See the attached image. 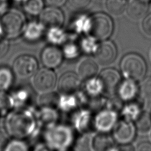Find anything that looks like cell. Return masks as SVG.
<instances>
[{"mask_svg": "<svg viewBox=\"0 0 151 151\" xmlns=\"http://www.w3.org/2000/svg\"><path fill=\"white\" fill-rule=\"evenodd\" d=\"M8 49V41L4 39L0 38V57H3L7 52Z\"/></svg>", "mask_w": 151, "mask_h": 151, "instance_id": "cell-26", "label": "cell"}, {"mask_svg": "<svg viewBox=\"0 0 151 151\" xmlns=\"http://www.w3.org/2000/svg\"><path fill=\"white\" fill-rule=\"evenodd\" d=\"M37 61L34 57L29 55H22L17 57L13 64V71L21 78H28L37 72Z\"/></svg>", "mask_w": 151, "mask_h": 151, "instance_id": "cell-4", "label": "cell"}, {"mask_svg": "<svg viewBox=\"0 0 151 151\" xmlns=\"http://www.w3.org/2000/svg\"><path fill=\"white\" fill-rule=\"evenodd\" d=\"M142 94L146 98L151 99V77L146 78L141 84Z\"/></svg>", "mask_w": 151, "mask_h": 151, "instance_id": "cell-20", "label": "cell"}, {"mask_svg": "<svg viewBox=\"0 0 151 151\" xmlns=\"http://www.w3.org/2000/svg\"><path fill=\"white\" fill-rule=\"evenodd\" d=\"M116 56V49L114 44L109 41L103 42L98 47L95 58L101 65H108L111 63Z\"/></svg>", "mask_w": 151, "mask_h": 151, "instance_id": "cell-7", "label": "cell"}, {"mask_svg": "<svg viewBox=\"0 0 151 151\" xmlns=\"http://www.w3.org/2000/svg\"><path fill=\"white\" fill-rule=\"evenodd\" d=\"M80 81L79 77L73 73H67L63 74L58 82V89L64 94H71L79 88Z\"/></svg>", "mask_w": 151, "mask_h": 151, "instance_id": "cell-9", "label": "cell"}, {"mask_svg": "<svg viewBox=\"0 0 151 151\" xmlns=\"http://www.w3.org/2000/svg\"><path fill=\"white\" fill-rule=\"evenodd\" d=\"M0 23L4 34L13 38L18 37L25 28V17L19 11L11 9L2 15Z\"/></svg>", "mask_w": 151, "mask_h": 151, "instance_id": "cell-1", "label": "cell"}, {"mask_svg": "<svg viewBox=\"0 0 151 151\" xmlns=\"http://www.w3.org/2000/svg\"><path fill=\"white\" fill-rule=\"evenodd\" d=\"M114 137L117 141L121 143H127L131 141L134 137V129L131 123L124 122H120L114 130Z\"/></svg>", "mask_w": 151, "mask_h": 151, "instance_id": "cell-12", "label": "cell"}, {"mask_svg": "<svg viewBox=\"0 0 151 151\" xmlns=\"http://www.w3.org/2000/svg\"><path fill=\"white\" fill-rule=\"evenodd\" d=\"M22 6L24 10L31 15H37L41 12L43 8L42 0H23Z\"/></svg>", "mask_w": 151, "mask_h": 151, "instance_id": "cell-18", "label": "cell"}, {"mask_svg": "<svg viewBox=\"0 0 151 151\" xmlns=\"http://www.w3.org/2000/svg\"><path fill=\"white\" fill-rule=\"evenodd\" d=\"M40 19L44 26L55 28L61 25L64 21V17L59 9L51 6L45 8L41 12Z\"/></svg>", "mask_w": 151, "mask_h": 151, "instance_id": "cell-6", "label": "cell"}, {"mask_svg": "<svg viewBox=\"0 0 151 151\" xmlns=\"http://www.w3.org/2000/svg\"><path fill=\"white\" fill-rule=\"evenodd\" d=\"M137 149L140 151H151V143L147 142H143L138 145Z\"/></svg>", "mask_w": 151, "mask_h": 151, "instance_id": "cell-28", "label": "cell"}, {"mask_svg": "<svg viewBox=\"0 0 151 151\" xmlns=\"http://www.w3.org/2000/svg\"><path fill=\"white\" fill-rule=\"evenodd\" d=\"M14 1H22L23 0H14Z\"/></svg>", "mask_w": 151, "mask_h": 151, "instance_id": "cell-32", "label": "cell"}, {"mask_svg": "<svg viewBox=\"0 0 151 151\" xmlns=\"http://www.w3.org/2000/svg\"><path fill=\"white\" fill-rule=\"evenodd\" d=\"M121 68L124 74L136 80L142 79L146 71L144 60L136 54H129L124 56L121 63Z\"/></svg>", "mask_w": 151, "mask_h": 151, "instance_id": "cell-2", "label": "cell"}, {"mask_svg": "<svg viewBox=\"0 0 151 151\" xmlns=\"http://www.w3.org/2000/svg\"><path fill=\"white\" fill-rule=\"evenodd\" d=\"M55 81L56 77L55 74L48 69L44 68L34 74L32 84L37 91L45 93L53 88Z\"/></svg>", "mask_w": 151, "mask_h": 151, "instance_id": "cell-5", "label": "cell"}, {"mask_svg": "<svg viewBox=\"0 0 151 151\" xmlns=\"http://www.w3.org/2000/svg\"><path fill=\"white\" fill-rule=\"evenodd\" d=\"M48 4L54 6H58L63 5L65 0H45Z\"/></svg>", "mask_w": 151, "mask_h": 151, "instance_id": "cell-30", "label": "cell"}, {"mask_svg": "<svg viewBox=\"0 0 151 151\" xmlns=\"http://www.w3.org/2000/svg\"><path fill=\"white\" fill-rule=\"evenodd\" d=\"M90 0H68V6L74 10L85 8L90 3Z\"/></svg>", "mask_w": 151, "mask_h": 151, "instance_id": "cell-21", "label": "cell"}, {"mask_svg": "<svg viewBox=\"0 0 151 151\" xmlns=\"http://www.w3.org/2000/svg\"><path fill=\"white\" fill-rule=\"evenodd\" d=\"M42 64L49 68H55L58 66L63 59V55L60 50L55 46L46 47L41 53Z\"/></svg>", "mask_w": 151, "mask_h": 151, "instance_id": "cell-10", "label": "cell"}, {"mask_svg": "<svg viewBox=\"0 0 151 151\" xmlns=\"http://www.w3.org/2000/svg\"><path fill=\"white\" fill-rule=\"evenodd\" d=\"M98 70L97 64L91 59L86 58L81 61L78 65V72L83 79H88L94 76Z\"/></svg>", "mask_w": 151, "mask_h": 151, "instance_id": "cell-13", "label": "cell"}, {"mask_svg": "<svg viewBox=\"0 0 151 151\" xmlns=\"http://www.w3.org/2000/svg\"><path fill=\"white\" fill-rule=\"evenodd\" d=\"M26 145L22 142L18 140H12L6 146V150H27Z\"/></svg>", "mask_w": 151, "mask_h": 151, "instance_id": "cell-22", "label": "cell"}, {"mask_svg": "<svg viewBox=\"0 0 151 151\" xmlns=\"http://www.w3.org/2000/svg\"><path fill=\"white\" fill-rule=\"evenodd\" d=\"M100 80L104 90L108 93H112L118 87L120 76L116 70L107 68L100 73Z\"/></svg>", "mask_w": 151, "mask_h": 151, "instance_id": "cell-8", "label": "cell"}, {"mask_svg": "<svg viewBox=\"0 0 151 151\" xmlns=\"http://www.w3.org/2000/svg\"><path fill=\"white\" fill-rule=\"evenodd\" d=\"M127 4L126 0H107L106 7L111 14L118 16L126 10Z\"/></svg>", "mask_w": 151, "mask_h": 151, "instance_id": "cell-14", "label": "cell"}, {"mask_svg": "<svg viewBox=\"0 0 151 151\" xmlns=\"http://www.w3.org/2000/svg\"><path fill=\"white\" fill-rule=\"evenodd\" d=\"M13 81L12 71L7 67L0 68V91L8 90L11 86Z\"/></svg>", "mask_w": 151, "mask_h": 151, "instance_id": "cell-16", "label": "cell"}, {"mask_svg": "<svg viewBox=\"0 0 151 151\" xmlns=\"http://www.w3.org/2000/svg\"><path fill=\"white\" fill-rule=\"evenodd\" d=\"M147 8V4L145 0H130L127 4V14L130 18L139 20L146 14Z\"/></svg>", "mask_w": 151, "mask_h": 151, "instance_id": "cell-11", "label": "cell"}, {"mask_svg": "<svg viewBox=\"0 0 151 151\" xmlns=\"http://www.w3.org/2000/svg\"><path fill=\"white\" fill-rule=\"evenodd\" d=\"M8 144V137L6 133L2 129H0V150L5 147Z\"/></svg>", "mask_w": 151, "mask_h": 151, "instance_id": "cell-27", "label": "cell"}, {"mask_svg": "<svg viewBox=\"0 0 151 151\" xmlns=\"http://www.w3.org/2000/svg\"><path fill=\"white\" fill-rule=\"evenodd\" d=\"M124 86L123 87V90H122V93L123 95L125 97H131L133 94V84L132 83L129 82H126Z\"/></svg>", "mask_w": 151, "mask_h": 151, "instance_id": "cell-25", "label": "cell"}, {"mask_svg": "<svg viewBox=\"0 0 151 151\" xmlns=\"http://www.w3.org/2000/svg\"><path fill=\"white\" fill-rule=\"evenodd\" d=\"M143 30L149 36H151V14L145 17L142 24Z\"/></svg>", "mask_w": 151, "mask_h": 151, "instance_id": "cell-24", "label": "cell"}, {"mask_svg": "<svg viewBox=\"0 0 151 151\" xmlns=\"http://www.w3.org/2000/svg\"><path fill=\"white\" fill-rule=\"evenodd\" d=\"M2 34H4V32H3V30H2V26H1V23H0V37H1V35H2Z\"/></svg>", "mask_w": 151, "mask_h": 151, "instance_id": "cell-31", "label": "cell"}, {"mask_svg": "<svg viewBox=\"0 0 151 151\" xmlns=\"http://www.w3.org/2000/svg\"><path fill=\"white\" fill-rule=\"evenodd\" d=\"M113 31V23L110 17L104 14L98 13L91 18L89 32L92 37L97 40L108 38Z\"/></svg>", "mask_w": 151, "mask_h": 151, "instance_id": "cell-3", "label": "cell"}, {"mask_svg": "<svg viewBox=\"0 0 151 151\" xmlns=\"http://www.w3.org/2000/svg\"><path fill=\"white\" fill-rule=\"evenodd\" d=\"M39 26L35 23H30L25 28V36L29 38H32L38 34Z\"/></svg>", "mask_w": 151, "mask_h": 151, "instance_id": "cell-23", "label": "cell"}, {"mask_svg": "<svg viewBox=\"0 0 151 151\" xmlns=\"http://www.w3.org/2000/svg\"><path fill=\"white\" fill-rule=\"evenodd\" d=\"M113 145L112 139L110 136L104 134H100L96 136L93 140V147L97 150L109 149Z\"/></svg>", "mask_w": 151, "mask_h": 151, "instance_id": "cell-17", "label": "cell"}, {"mask_svg": "<svg viewBox=\"0 0 151 151\" xmlns=\"http://www.w3.org/2000/svg\"><path fill=\"white\" fill-rule=\"evenodd\" d=\"M8 3L6 0H0V15H3L7 9Z\"/></svg>", "mask_w": 151, "mask_h": 151, "instance_id": "cell-29", "label": "cell"}, {"mask_svg": "<svg viewBox=\"0 0 151 151\" xmlns=\"http://www.w3.org/2000/svg\"><path fill=\"white\" fill-rule=\"evenodd\" d=\"M12 106L11 100L9 96L2 91H0V114L6 113Z\"/></svg>", "mask_w": 151, "mask_h": 151, "instance_id": "cell-19", "label": "cell"}, {"mask_svg": "<svg viewBox=\"0 0 151 151\" xmlns=\"http://www.w3.org/2000/svg\"><path fill=\"white\" fill-rule=\"evenodd\" d=\"M136 126L140 133H146L151 129V115L144 111L141 113L136 120Z\"/></svg>", "mask_w": 151, "mask_h": 151, "instance_id": "cell-15", "label": "cell"}]
</instances>
